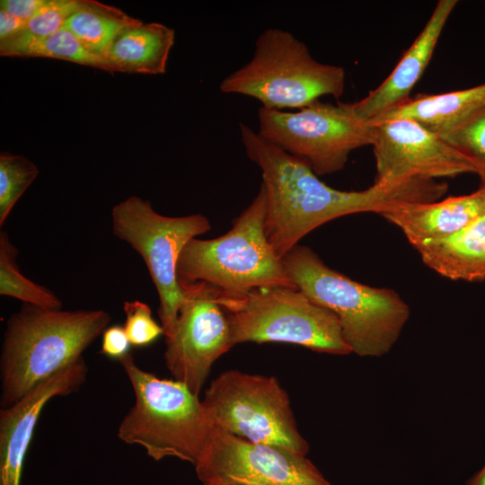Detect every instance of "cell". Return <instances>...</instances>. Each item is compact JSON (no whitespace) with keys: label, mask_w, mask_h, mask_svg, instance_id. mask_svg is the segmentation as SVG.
<instances>
[{"label":"cell","mask_w":485,"mask_h":485,"mask_svg":"<svg viewBox=\"0 0 485 485\" xmlns=\"http://www.w3.org/2000/svg\"><path fill=\"white\" fill-rule=\"evenodd\" d=\"M248 158L261 171L267 195L265 233L279 258L320 225L338 217L365 212L381 215L406 203L440 199L444 182L420 178L379 184L364 190H340L322 181L302 161L239 124Z\"/></svg>","instance_id":"cell-1"},{"label":"cell","mask_w":485,"mask_h":485,"mask_svg":"<svg viewBox=\"0 0 485 485\" xmlns=\"http://www.w3.org/2000/svg\"><path fill=\"white\" fill-rule=\"evenodd\" d=\"M104 310L43 309L23 304L6 323L0 357L1 406L83 358L109 327Z\"/></svg>","instance_id":"cell-2"},{"label":"cell","mask_w":485,"mask_h":485,"mask_svg":"<svg viewBox=\"0 0 485 485\" xmlns=\"http://www.w3.org/2000/svg\"><path fill=\"white\" fill-rule=\"evenodd\" d=\"M282 260L297 288L338 317L351 352L380 357L390 351L410 317L399 294L349 278L307 246L297 244Z\"/></svg>","instance_id":"cell-3"},{"label":"cell","mask_w":485,"mask_h":485,"mask_svg":"<svg viewBox=\"0 0 485 485\" xmlns=\"http://www.w3.org/2000/svg\"><path fill=\"white\" fill-rule=\"evenodd\" d=\"M266 212L267 195L260 184L227 233L187 242L177 264L179 285L204 282L225 295L260 288L298 289L266 236Z\"/></svg>","instance_id":"cell-4"},{"label":"cell","mask_w":485,"mask_h":485,"mask_svg":"<svg viewBox=\"0 0 485 485\" xmlns=\"http://www.w3.org/2000/svg\"><path fill=\"white\" fill-rule=\"evenodd\" d=\"M119 361L135 403L120 422L118 437L144 447L156 461L172 456L195 465L216 428L198 396L181 382L141 369L129 353Z\"/></svg>","instance_id":"cell-5"},{"label":"cell","mask_w":485,"mask_h":485,"mask_svg":"<svg viewBox=\"0 0 485 485\" xmlns=\"http://www.w3.org/2000/svg\"><path fill=\"white\" fill-rule=\"evenodd\" d=\"M345 79L343 67L315 60L294 34L269 28L258 36L251 60L226 75L219 90L252 97L268 110H299L325 95L340 97Z\"/></svg>","instance_id":"cell-6"},{"label":"cell","mask_w":485,"mask_h":485,"mask_svg":"<svg viewBox=\"0 0 485 485\" xmlns=\"http://www.w3.org/2000/svg\"><path fill=\"white\" fill-rule=\"evenodd\" d=\"M218 302L226 313L234 346L282 342L334 355L351 353L338 317L299 289L260 288L236 295L219 292Z\"/></svg>","instance_id":"cell-7"},{"label":"cell","mask_w":485,"mask_h":485,"mask_svg":"<svg viewBox=\"0 0 485 485\" xmlns=\"http://www.w3.org/2000/svg\"><path fill=\"white\" fill-rule=\"evenodd\" d=\"M111 228L143 258L158 293L164 338H170L183 301L177 279L180 255L189 241L211 229L209 220L200 213L163 216L149 200L130 196L112 207Z\"/></svg>","instance_id":"cell-8"},{"label":"cell","mask_w":485,"mask_h":485,"mask_svg":"<svg viewBox=\"0 0 485 485\" xmlns=\"http://www.w3.org/2000/svg\"><path fill=\"white\" fill-rule=\"evenodd\" d=\"M258 134L322 176L342 170L350 153L371 146V124L349 102L317 101L296 111L258 110Z\"/></svg>","instance_id":"cell-9"},{"label":"cell","mask_w":485,"mask_h":485,"mask_svg":"<svg viewBox=\"0 0 485 485\" xmlns=\"http://www.w3.org/2000/svg\"><path fill=\"white\" fill-rule=\"evenodd\" d=\"M201 401L213 425L221 431L304 455L308 452L288 396L275 377L225 371L210 384Z\"/></svg>","instance_id":"cell-10"},{"label":"cell","mask_w":485,"mask_h":485,"mask_svg":"<svg viewBox=\"0 0 485 485\" xmlns=\"http://www.w3.org/2000/svg\"><path fill=\"white\" fill-rule=\"evenodd\" d=\"M195 466L203 485H331L304 454L217 428Z\"/></svg>","instance_id":"cell-11"},{"label":"cell","mask_w":485,"mask_h":485,"mask_svg":"<svg viewBox=\"0 0 485 485\" xmlns=\"http://www.w3.org/2000/svg\"><path fill=\"white\" fill-rule=\"evenodd\" d=\"M183 301L172 334L165 339V365L174 380L198 396L215 361L234 345L219 290L204 282L180 285Z\"/></svg>","instance_id":"cell-12"},{"label":"cell","mask_w":485,"mask_h":485,"mask_svg":"<svg viewBox=\"0 0 485 485\" xmlns=\"http://www.w3.org/2000/svg\"><path fill=\"white\" fill-rule=\"evenodd\" d=\"M370 124L376 165L374 183L387 184L414 178L436 180L476 173L467 157L441 136L413 119L396 118L371 121Z\"/></svg>","instance_id":"cell-13"},{"label":"cell","mask_w":485,"mask_h":485,"mask_svg":"<svg viewBox=\"0 0 485 485\" xmlns=\"http://www.w3.org/2000/svg\"><path fill=\"white\" fill-rule=\"evenodd\" d=\"M87 366L77 362L42 381L16 402L0 410V485H20L23 462L45 405L53 398L77 391Z\"/></svg>","instance_id":"cell-14"},{"label":"cell","mask_w":485,"mask_h":485,"mask_svg":"<svg viewBox=\"0 0 485 485\" xmlns=\"http://www.w3.org/2000/svg\"><path fill=\"white\" fill-rule=\"evenodd\" d=\"M456 0H440L419 35L406 50L386 79L357 102L356 115L370 122L410 99V93L422 76L433 55L445 25L457 4Z\"/></svg>","instance_id":"cell-15"},{"label":"cell","mask_w":485,"mask_h":485,"mask_svg":"<svg viewBox=\"0 0 485 485\" xmlns=\"http://www.w3.org/2000/svg\"><path fill=\"white\" fill-rule=\"evenodd\" d=\"M485 214V194L479 189L463 196L427 203H406L381 216L396 225L415 246L445 238Z\"/></svg>","instance_id":"cell-16"},{"label":"cell","mask_w":485,"mask_h":485,"mask_svg":"<svg viewBox=\"0 0 485 485\" xmlns=\"http://www.w3.org/2000/svg\"><path fill=\"white\" fill-rule=\"evenodd\" d=\"M422 261L452 280H485V214L456 233L413 246Z\"/></svg>","instance_id":"cell-17"},{"label":"cell","mask_w":485,"mask_h":485,"mask_svg":"<svg viewBox=\"0 0 485 485\" xmlns=\"http://www.w3.org/2000/svg\"><path fill=\"white\" fill-rule=\"evenodd\" d=\"M174 39L172 28L142 22L124 29L109 46L103 58L110 73L163 75Z\"/></svg>","instance_id":"cell-18"},{"label":"cell","mask_w":485,"mask_h":485,"mask_svg":"<svg viewBox=\"0 0 485 485\" xmlns=\"http://www.w3.org/2000/svg\"><path fill=\"white\" fill-rule=\"evenodd\" d=\"M484 109L485 83L464 90L410 98L372 121L407 118L444 136Z\"/></svg>","instance_id":"cell-19"},{"label":"cell","mask_w":485,"mask_h":485,"mask_svg":"<svg viewBox=\"0 0 485 485\" xmlns=\"http://www.w3.org/2000/svg\"><path fill=\"white\" fill-rule=\"evenodd\" d=\"M142 22L122 10L94 0H80L63 28L70 31L91 53L101 57L126 28Z\"/></svg>","instance_id":"cell-20"},{"label":"cell","mask_w":485,"mask_h":485,"mask_svg":"<svg viewBox=\"0 0 485 485\" xmlns=\"http://www.w3.org/2000/svg\"><path fill=\"white\" fill-rule=\"evenodd\" d=\"M0 55L50 57L110 72L104 58L88 51L70 31L65 29L46 37H35L22 31L0 41Z\"/></svg>","instance_id":"cell-21"},{"label":"cell","mask_w":485,"mask_h":485,"mask_svg":"<svg viewBox=\"0 0 485 485\" xmlns=\"http://www.w3.org/2000/svg\"><path fill=\"white\" fill-rule=\"evenodd\" d=\"M19 250L5 231L0 232V295L43 309H62L54 292L24 276L17 263Z\"/></svg>","instance_id":"cell-22"},{"label":"cell","mask_w":485,"mask_h":485,"mask_svg":"<svg viewBox=\"0 0 485 485\" xmlns=\"http://www.w3.org/2000/svg\"><path fill=\"white\" fill-rule=\"evenodd\" d=\"M39 172L37 165L22 155L0 154V226Z\"/></svg>","instance_id":"cell-23"},{"label":"cell","mask_w":485,"mask_h":485,"mask_svg":"<svg viewBox=\"0 0 485 485\" xmlns=\"http://www.w3.org/2000/svg\"><path fill=\"white\" fill-rule=\"evenodd\" d=\"M441 137L472 163L485 185V109Z\"/></svg>","instance_id":"cell-24"},{"label":"cell","mask_w":485,"mask_h":485,"mask_svg":"<svg viewBox=\"0 0 485 485\" xmlns=\"http://www.w3.org/2000/svg\"><path fill=\"white\" fill-rule=\"evenodd\" d=\"M123 311L126 316L124 330L135 347H145L156 340L164 331L152 316L148 304L139 300L125 301Z\"/></svg>","instance_id":"cell-25"},{"label":"cell","mask_w":485,"mask_h":485,"mask_svg":"<svg viewBox=\"0 0 485 485\" xmlns=\"http://www.w3.org/2000/svg\"><path fill=\"white\" fill-rule=\"evenodd\" d=\"M80 0H48L27 22L23 31L35 37L49 36L63 28L66 20L76 10Z\"/></svg>","instance_id":"cell-26"},{"label":"cell","mask_w":485,"mask_h":485,"mask_svg":"<svg viewBox=\"0 0 485 485\" xmlns=\"http://www.w3.org/2000/svg\"><path fill=\"white\" fill-rule=\"evenodd\" d=\"M131 343L122 326L112 325L102 333L101 353L118 360L128 354Z\"/></svg>","instance_id":"cell-27"},{"label":"cell","mask_w":485,"mask_h":485,"mask_svg":"<svg viewBox=\"0 0 485 485\" xmlns=\"http://www.w3.org/2000/svg\"><path fill=\"white\" fill-rule=\"evenodd\" d=\"M48 0H1L0 10L28 22Z\"/></svg>","instance_id":"cell-28"},{"label":"cell","mask_w":485,"mask_h":485,"mask_svg":"<svg viewBox=\"0 0 485 485\" xmlns=\"http://www.w3.org/2000/svg\"><path fill=\"white\" fill-rule=\"evenodd\" d=\"M26 25V21L0 10V41L20 33Z\"/></svg>","instance_id":"cell-29"},{"label":"cell","mask_w":485,"mask_h":485,"mask_svg":"<svg viewBox=\"0 0 485 485\" xmlns=\"http://www.w3.org/2000/svg\"><path fill=\"white\" fill-rule=\"evenodd\" d=\"M469 485H485V465L472 479Z\"/></svg>","instance_id":"cell-30"},{"label":"cell","mask_w":485,"mask_h":485,"mask_svg":"<svg viewBox=\"0 0 485 485\" xmlns=\"http://www.w3.org/2000/svg\"><path fill=\"white\" fill-rule=\"evenodd\" d=\"M485 194V185H481V188H480Z\"/></svg>","instance_id":"cell-31"}]
</instances>
